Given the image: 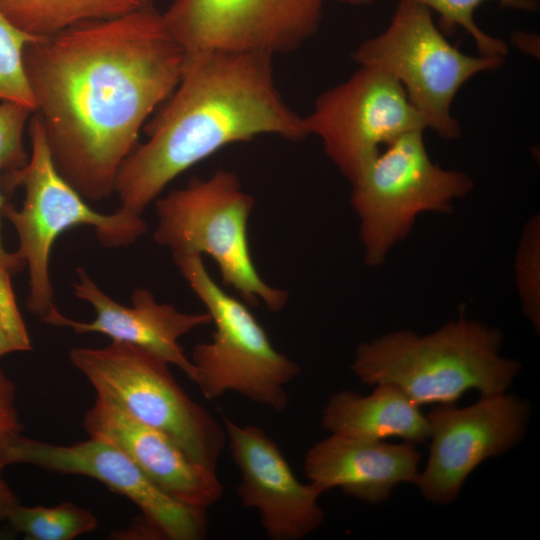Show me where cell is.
<instances>
[{
    "instance_id": "6da1fadb",
    "label": "cell",
    "mask_w": 540,
    "mask_h": 540,
    "mask_svg": "<svg viewBox=\"0 0 540 540\" xmlns=\"http://www.w3.org/2000/svg\"><path fill=\"white\" fill-rule=\"evenodd\" d=\"M24 66L55 168L99 202L114 193L141 128L179 84L185 54L152 5L36 38Z\"/></svg>"
},
{
    "instance_id": "7a4b0ae2",
    "label": "cell",
    "mask_w": 540,
    "mask_h": 540,
    "mask_svg": "<svg viewBox=\"0 0 540 540\" xmlns=\"http://www.w3.org/2000/svg\"><path fill=\"white\" fill-rule=\"evenodd\" d=\"M273 56L212 51L185 60L183 76L117 173L120 209L143 215L178 175L223 147L261 135L300 141L304 117L279 93Z\"/></svg>"
},
{
    "instance_id": "3957f363",
    "label": "cell",
    "mask_w": 540,
    "mask_h": 540,
    "mask_svg": "<svg viewBox=\"0 0 540 540\" xmlns=\"http://www.w3.org/2000/svg\"><path fill=\"white\" fill-rule=\"evenodd\" d=\"M502 334L461 318L419 335L401 330L358 346L351 370L366 385L392 384L414 403L455 404L467 391L506 392L518 375L517 360L499 354Z\"/></svg>"
},
{
    "instance_id": "277c9868",
    "label": "cell",
    "mask_w": 540,
    "mask_h": 540,
    "mask_svg": "<svg viewBox=\"0 0 540 540\" xmlns=\"http://www.w3.org/2000/svg\"><path fill=\"white\" fill-rule=\"evenodd\" d=\"M31 154L20 169L5 173L3 192L24 189L20 209L6 203L4 216L13 225L19 240L17 252L29 273L27 310L41 319L54 306L49 260L60 234L75 226L94 228L97 239L108 248L125 247L147 231L146 221L117 209L111 214L93 210L85 199L60 175L51 159L43 130L33 113L29 122Z\"/></svg>"
},
{
    "instance_id": "5b68a950",
    "label": "cell",
    "mask_w": 540,
    "mask_h": 540,
    "mask_svg": "<svg viewBox=\"0 0 540 540\" xmlns=\"http://www.w3.org/2000/svg\"><path fill=\"white\" fill-rule=\"evenodd\" d=\"M154 203L153 240L172 256L206 254L216 262L224 284L248 304L263 303L272 312L286 306L287 291L265 282L254 266L247 234L254 198L235 172L220 169L207 178L193 177Z\"/></svg>"
},
{
    "instance_id": "8992f818",
    "label": "cell",
    "mask_w": 540,
    "mask_h": 540,
    "mask_svg": "<svg viewBox=\"0 0 540 540\" xmlns=\"http://www.w3.org/2000/svg\"><path fill=\"white\" fill-rule=\"evenodd\" d=\"M173 260L211 316V340L191 353L193 382L214 400L227 392L280 412L287 408L286 390L300 373L299 365L279 352L248 307L224 291L210 276L202 257L176 255Z\"/></svg>"
},
{
    "instance_id": "52a82bcc",
    "label": "cell",
    "mask_w": 540,
    "mask_h": 540,
    "mask_svg": "<svg viewBox=\"0 0 540 540\" xmlns=\"http://www.w3.org/2000/svg\"><path fill=\"white\" fill-rule=\"evenodd\" d=\"M352 59L393 77L426 128L445 140L461 134L451 112L459 89L476 74L499 69L505 60L463 53L447 40L430 9L409 0H399L386 29L359 44Z\"/></svg>"
},
{
    "instance_id": "ba28073f",
    "label": "cell",
    "mask_w": 540,
    "mask_h": 540,
    "mask_svg": "<svg viewBox=\"0 0 540 540\" xmlns=\"http://www.w3.org/2000/svg\"><path fill=\"white\" fill-rule=\"evenodd\" d=\"M69 358L96 392L111 396L135 419L171 438L193 460L216 470L227 444L224 425L186 393L169 363L120 341L101 348H73Z\"/></svg>"
},
{
    "instance_id": "9c48e42d",
    "label": "cell",
    "mask_w": 540,
    "mask_h": 540,
    "mask_svg": "<svg viewBox=\"0 0 540 540\" xmlns=\"http://www.w3.org/2000/svg\"><path fill=\"white\" fill-rule=\"evenodd\" d=\"M423 132L414 130L389 143L350 182L368 265L384 261L418 214L448 211L455 198L473 187L465 173L432 162Z\"/></svg>"
},
{
    "instance_id": "30bf717a",
    "label": "cell",
    "mask_w": 540,
    "mask_h": 540,
    "mask_svg": "<svg viewBox=\"0 0 540 540\" xmlns=\"http://www.w3.org/2000/svg\"><path fill=\"white\" fill-rule=\"evenodd\" d=\"M304 123L350 182L389 143L426 129L403 87L385 72L365 66L321 93Z\"/></svg>"
},
{
    "instance_id": "8fae6325",
    "label": "cell",
    "mask_w": 540,
    "mask_h": 540,
    "mask_svg": "<svg viewBox=\"0 0 540 540\" xmlns=\"http://www.w3.org/2000/svg\"><path fill=\"white\" fill-rule=\"evenodd\" d=\"M324 0H174L162 13L185 54L293 51L313 37Z\"/></svg>"
},
{
    "instance_id": "7c38bea8",
    "label": "cell",
    "mask_w": 540,
    "mask_h": 540,
    "mask_svg": "<svg viewBox=\"0 0 540 540\" xmlns=\"http://www.w3.org/2000/svg\"><path fill=\"white\" fill-rule=\"evenodd\" d=\"M530 415L529 401L506 392L481 395L467 407H434L426 415L431 440L428 460L413 484L429 502L452 503L481 463L521 442Z\"/></svg>"
},
{
    "instance_id": "4fadbf2b",
    "label": "cell",
    "mask_w": 540,
    "mask_h": 540,
    "mask_svg": "<svg viewBox=\"0 0 540 540\" xmlns=\"http://www.w3.org/2000/svg\"><path fill=\"white\" fill-rule=\"evenodd\" d=\"M5 465L30 464L49 472L83 475L100 481L133 502L156 539L200 540L206 536V510L186 506L155 486L121 450L100 438L72 445L31 439L20 433L2 437Z\"/></svg>"
},
{
    "instance_id": "5bb4252c",
    "label": "cell",
    "mask_w": 540,
    "mask_h": 540,
    "mask_svg": "<svg viewBox=\"0 0 540 540\" xmlns=\"http://www.w3.org/2000/svg\"><path fill=\"white\" fill-rule=\"evenodd\" d=\"M227 444L240 473L237 494L255 509L271 540H301L324 522L322 493L295 476L280 448L261 427L223 418Z\"/></svg>"
},
{
    "instance_id": "9a60e30c",
    "label": "cell",
    "mask_w": 540,
    "mask_h": 540,
    "mask_svg": "<svg viewBox=\"0 0 540 540\" xmlns=\"http://www.w3.org/2000/svg\"><path fill=\"white\" fill-rule=\"evenodd\" d=\"M78 281L73 284L74 295L89 303L96 316L90 322L66 317L54 305L40 320L57 327H67L75 334L100 333L112 339L142 348L176 366L193 381L195 370L179 339L194 329L211 323V316L185 313L175 306L159 303L146 288L132 292V306H123L109 297L87 271L76 269Z\"/></svg>"
},
{
    "instance_id": "2e32d148",
    "label": "cell",
    "mask_w": 540,
    "mask_h": 540,
    "mask_svg": "<svg viewBox=\"0 0 540 540\" xmlns=\"http://www.w3.org/2000/svg\"><path fill=\"white\" fill-rule=\"evenodd\" d=\"M83 427L125 453L160 490L176 501L206 510L222 497L216 470L193 460L162 432L131 416L114 398L96 392Z\"/></svg>"
},
{
    "instance_id": "e0dca14e",
    "label": "cell",
    "mask_w": 540,
    "mask_h": 540,
    "mask_svg": "<svg viewBox=\"0 0 540 540\" xmlns=\"http://www.w3.org/2000/svg\"><path fill=\"white\" fill-rule=\"evenodd\" d=\"M421 454L416 445L330 434L307 451L303 467L308 482L322 494L339 488L370 504L386 501L401 483H414Z\"/></svg>"
},
{
    "instance_id": "ac0fdd59",
    "label": "cell",
    "mask_w": 540,
    "mask_h": 540,
    "mask_svg": "<svg viewBox=\"0 0 540 540\" xmlns=\"http://www.w3.org/2000/svg\"><path fill=\"white\" fill-rule=\"evenodd\" d=\"M361 395L352 390L333 393L325 405L321 426L330 434L383 441L397 437L414 445L429 439V422L400 388L392 384L375 385Z\"/></svg>"
},
{
    "instance_id": "d6986e66",
    "label": "cell",
    "mask_w": 540,
    "mask_h": 540,
    "mask_svg": "<svg viewBox=\"0 0 540 540\" xmlns=\"http://www.w3.org/2000/svg\"><path fill=\"white\" fill-rule=\"evenodd\" d=\"M154 0H0V11L21 31L47 37L78 23L122 16Z\"/></svg>"
},
{
    "instance_id": "ffe728a7",
    "label": "cell",
    "mask_w": 540,
    "mask_h": 540,
    "mask_svg": "<svg viewBox=\"0 0 540 540\" xmlns=\"http://www.w3.org/2000/svg\"><path fill=\"white\" fill-rule=\"evenodd\" d=\"M7 521L28 540H71L97 527L95 515L71 502L52 507L17 504Z\"/></svg>"
},
{
    "instance_id": "44dd1931",
    "label": "cell",
    "mask_w": 540,
    "mask_h": 540,
    "mask_svg": "<svg viewBox=\"0 0 540 540\" xmlns=\"http://www.w3.org/2000/svg\"><path fill=\"white\" fill-rule=\"evenodd\" d=\"M426 6L440 17L441 31L448 34L456 27L464 29L473 38L480 55L505 58L507 44L500 38L485 33L475 22L474 13L487 0H409ZM506 8L537 11V0H496Z\"/></svg>"
},
{
    "instance_id": "7402d4cb",
    "label": "cell",
    "mask_w": 540,
    "mask_h": 540,
    "mask_svg": "<svg viewBox=\"0 0 540 540\" xmlns=\"http://www.w3.org/2000/svg\"><path fill=\"white\" fill-rule=\"evenodd\" d=\"M37 37L13 25L0 11V100L22 104L35 112L24 66V49Z\"/></svg>"
},
{
    "instance_id": "603a6c76",
    "label": "cell",
    "mask_w": 540,
    "mask_h": 540,
    "mask_svg": "<svg viewBox=\"0 0 540 540\" xmlns=\"http://www.w3.org/2000/svg\"><path fill=\"white\" fill-rule=\"evenodd\" d=\"M33 113L22 104L0 100V171L8 173L28 162L23 133Z\"/></svg>"
},
{
    "instance_id": "cb8c5ba5",
    "label": "cell",
    "mask_w": 540,
    "mask_h": 540,
    "mask_svg": "<svg viewBox=\"0 0 540 540\" xmlns=\"http://www.w3.org/2000/svg\"><path fill=\"white\" fill-rule=\"evenodd\" d=\"M11 275L9 270L0 267V326L15 352L30 351L31 340L17 307Z\"/></svg>"
},
{
    "instance_id": "d4e9b609",
    "label": "cell",
    "mask_w": 540,
    "mask_h": 540,
    "mask_svg": "<svg viewBox=\"0 0 540 540\" xmlns=\"http://www.w3.org/2000/svg\"><path fill=\"white\" fill-rule=\"evenodd\" d=\"M22 426L15 407V388L0 370V433H20Z\"/></svg>"
},
{
    "instance_id": "484cf974",
    "label": "cell",
    "mask_w": 540,
    "mask_h": 540,
    "mask_svg": "<svg viewBox=\"0 0 540 540\" xmlns=\"http://www.w3.org/2000/svg\"><path fill=\"white\" fill-rule=\"evenodd\" d=\"M5 204V197L3 194L1 181H0V216L2 215V208ZM25 266V262L20 254L15 252H9L4 249L0 241V267L9 270L12 274L20 271Z\"/></svg>"
},
{
    "instance_id": "4316f807",
    "label": "cell",
    "mask_w": 540,
    "mask_h": 540,
    "mask_svg": "<svg viewBox=\"0 0 540 540\" xmlns=\"http://www.w3.org/2000/svg\"><path fill=\"white\" fill-rule=\"evenodd\" d=\"M17 504L19 501L15 493L0 476V521L7 520Z\"/></svg>"
},
{
    "instance_id": "83f0119b",
    "label": "cell",
    "mask_w": 540,
    "mask_h": 540,
    "mask_svg": "<svg viewBox=\"0 0 540 540\" xmlns=\"http://www.w3.org/2000/svg\"><path fill=\"white\" fill-rule=\"evenodd\" d=\"M511 41L522 51L536 55V48L529 45V43H536V35L524 32H516L511 37Z\"/></svg>"
},
{
    "instance_id": "f1b7e54d",
    "label": "cell",
    "mask_w": 540,
    "mask_h": 540,
    "mask_svg": "<svg viewBox=\"0 0 540 540\" xmlns=\"http://www.w3.org/2000/svg\"><path fill=\"white\" fill-rule=\"evenodd\" d=\"M15 352L7 335L0 326V358L8 353Z\"/></svg>"
},
{
    "instance_id": "f546056e",
    "label": "cell",
    "mask_w": 540,
    "mask_h": 540,
    "mask_svg": "<svg viewBox=\"0 0 540 540\" xmlns=\"http://www.w3.org/2000/svg\"><path fill=\"white\" fill-rule=\"evenodd\" d=\"M342 4L352 5V6H361L367 5L373 2L374 0H335Z\"/></svg>"
},
{
    "instance_id": "4dcf8cb0",
    "label": "cell",
    "mask_w": 540,
    "mask_h": 540,
    "mask_svg": "<svg viewBox=\"0 0 540 540\" xmlns=\"http://www.w3.org/2000/svg\"><path fill=\"white\" fill-rule=\"evenodd\" d=\"M3 434L4 433H0V472L2 470L3 467H5V462H4V458H3V451H2V437H3Z\"/></svg>"
},
{
    "instance_id": "1f68e13d",
    "label": "cell",
    "mask_w": 540,
    "mask_h": 540,
    "mask_svg": "<svg viewBox=\"0 0 540 540\" xmlns=\"http://www.w3.org/2000/svg\"><path fill=\"white\" fill-rule=\"evenodd\" d=\"M6 536L7 535L0 533V539H6L7 538Z\"/></svg>"
}]
</instances>
